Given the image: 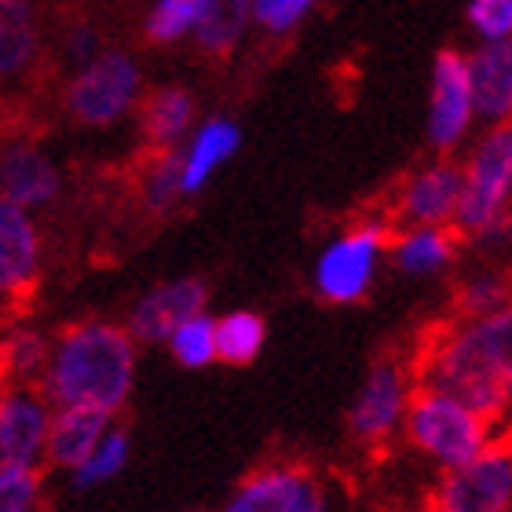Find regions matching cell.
I'll use <instances>...</instances> for the list:
<instances>
[{"label":"cell","mask_w":512,"mask_h":512,"mask_svg":"<svg viewBox=\"0 0 512 512\" xmlns=\"http://www.w3.org/2000/svg\"><path fill=\"white\" fill-rule=\"evenodd\" d=\"M180 198V150H147L139 172V205L150 216H165Z\"/></svg>","instance_id":"25"},{"label":"cell","mask_w":512,"mask_h":512,"mask_svg":"<svg viewBox=\"0 0 512 512\" xmlns=\"http://www.w3.org/2000/svg\"><path fill=\"white\" fill-rule=\"evenodd\" d=\"M512 213V121H498L480 136L461 165V198L454 231L476 238Z\"/></svg>","instance_id":"4"},{"label":"cell","mask_w":512,"mask_h":512,"mask_svg":"<svg viewBox=\"0 0 512 512\" xmlns=\"http://www.w3.org/2000/svg\"><path fill=\"white\" fill-rule=\"evenodd\" d=\"M194 121V96L180 85L154 88L139 99V132L147 150H176Z\"/></svg>","instance_id":"20"},{"label":"cell","mask_w":512,"mask_h":512,"mask_svg":"<svg viewBox=\"0 0 512 512\" xmlns=\"http://www.w3.org/2000/svg\"><path fill=\"white\" fill-rule=\"evenodd\" d=\"M421 384L458 395L487 421L512 410V300L476 319H458L436 333L417 363Z\"/></svg>","instance_id":"1"},{"label":"cell","mask_w":512,"mask_h":512,"mask_svg":"<svg viewBox=\"0 0 512 512\" xmlns=\"http://www.w3.org/2000/svg\"><path fill=\"white\" fill-rule=\"evenodd\" d=\"M472 121H476V103H472L469 59L454 48H443L432 63V99H428V143L439 154H450L465 143Z\"/></svg>","instance_id":"10"},{"label":"cell","mask_w":512,"mask_h":512,"mask_svg":"<svg viewBox=\"0 0 512 512\" xmlns=\"http://www.w3.org/2000/svg\"><path fill=\"white\" fill-rule=\"evenodd\" d=\"M238 147H242V128L227 118L205 121L198 132L191 136L187 150H180V187L183 198H194L205 183L213 180L220 165L235 158Z\"/></svg>","instance_id":"18"},{"label":"cell","mask_w":512,"mask_h":512,"mask_svg":"<svg viewBox=\"0 0 512 512\" xmlns=\"http://www.w3.org/2000/svg\"><path fill=\"white\" fill-rule=\"evenodd\" d=\"M59 169L33 143H11L0 150V194L22 209H41L59 198Z\"/></svg>","instance_id":"16"},{"label":"cell","mask_w":512,"mask_h":512,"mask_svg":"<svg viewBox=\"0 0 512 512\" xmlns=\"http://www.w3.org/2000/svg\"><path fill=\"white\" fill-rule=\"evenodd\" d=\"M41 267V238L30 209L15 205L0 194V297H8V308H19L37 286Z\"/></svg>","instance_id":"13"},{"label":"cell","mask_w":512,"mask_h":512,"mask_svg":"<svg viewBox=\"0 0 512 512\" xmlns=\"http://www.w3.org/2000/svg\"><path fill=\"white\" fill-rule=\"evenodd\" d=\"M209 4L213 0H158V8L150 11L147 19V41L176 44L180 37L194 33V26L202 22Z\"/></svg>","instance_id":"27"},{"label":"cell","mask_w":512,"mask_h":512,"mask_svg":"<svg viewBox=\"0 0 512 512\" xmlns=\"http://www.w3.org/2000/svg\"><path fill=\"white\" fill-rule=\"evenodd\" d=\"M37 505H41V469L37 465L0 472V512H33Z\"/></svg>","instance_id":"30"},{"label":"cell","mask_w":512,"mask_h":512,"mask_svg":"<svg viewBox=\"0 0 512 512\" xmlns=\"http://www.w3.org/2000/svg\"><path fill=\"white\" fill-rule=\"evenodd\" d=\"M253 4V19L271 33H289L297 26L315 0H249Z\"/></svg>","instance_id":"32"},{"label":"cell","mask_w":512,"mask_h":512,"mask_svg":"<svg viewBox=\"0 0 512 512\" xmlns=\"http://www.w3.org/2000/svg\"><path fill=\"white\" fill-rule=\"evenodd\" d=\"M267 341V322L260 311L238 308L216 319V363L249 366L260 359Z\"/></svg>","instance_id":"23"},{"label":"cell","mask_w":512,"mask_h":512,"mask_svg":"<svg viewBox=\"0 0 512 512\" xmlns=\"http://www.w3.org/2000/svg\"><path fill=\"white\" fill-rule=\"evenodd\" d=\"M414 395V370L403 359L384 355L366 370L348 410V432L363 447H381L403 428L406 403Z\"/></svg>","instance_id":"9"},{"label":"cell","mask_w":512,"mask_h":512,"mask_svg":"<svg viewBox=\"0 0 512 512\" xmlns=\"http://www.w3.org/2000/svg\"><path fill=\"white\" fill-rule=\"evenodd\" d=\"M169 352L183 370H205L216 363V319L209 311H198L191 319H183L169 333Z\"/></svg>","instance_id":"26"},{"label":"cell","mask_w":512,"mask_h":512,"mask_svg":"<svg viewBox=\"0 0 512 512\" xmlns=\"http://www.w3.org/2000/svg\"><path fill=\"white\" fill-rule=\"evenodd\" d=\"M388 238H392V224L388 220H359L337 238H330L315 256L311 267V289L319 293L326 304H355L370 293L381 267L384 253H388Z\"/></svg>","instance_id":"5"},{"label":"cell","mask_w":512,"mask_h":512,"mask_svg":"<svg viewBox=\"0 0 512 512\" xmlns=\"http://www.w3.org/2000/svg\"><path fill=\"white\" fill-rule=\"evenodd\" d=\"M461 235L454 227H403L399 235L388 238V260L395 271L410 278H428L447 271L458 260Z\"/></svg>","instance_id":"19"},{"label":"cell","mask_w":512,"mask_h":512,"mask_svg":"<svg viewBox=\"0 0 512 512\" xmlns=\"http://www.w3.org/2000/svg\"><path fill=\"white\" fill-rule=\"evenodd\" d=\"M110 417L114 414L99 410V406H59L48 421L44 461L52 469H81L110 432Z\"/></svg>","instance_id":"15"},{"label":"cell","mask_w":512,"mask_h":512,"mask_svg":"<svg viewBox=\"0 0 512 512\" xmlns=\"http://www.w3.org/2000/svg\"><path fill=\"white\" fill-rule=\"evenodd\" d=\"M0 399H4V392H0Z\"/></svg>","instance_id":"33"},{"label":"cell","mask_w":512,"mask_h":512,"mask_svg":"<svg viewBox=\"0 0 512 512\" xmlns=\"http://www.w3.org/2000/svg\"><path fill=\"white\" fill-rule=\"evenodd\" d=\"M37 19L30 0H0V77L30 70L37 59Z\"/></svg>","instance_id":"22"},{"label":"cell","mask_w":512,"mask_h":512,"mask_svg":"<svg viewBox=\"0 0 512 512\" xmlns=\"http://www.w3.org/2000/svg\"><path fill=\"white\" fill-rule=\"evenodd\" d=\"M469 26L483 41H505L512 37V0H472Z\"/></svg>","instance_id":"31"},{"label":"cell","mask_w":512,"mask_h":512,"mask_svg":"<svg viewBox=\"0 0 512 512\" xmlns=\"http://www.w3.org/2000/svg\"><path fill=\"white\" fill-rule=\"evenodd\" d=\"M220 512H333V491L311 465L267 461L227 494Z\"/></svg>","instance_id":"7"},{"label":"cell","mask_w":512,"mask_h":512,"mask_svg":"<svg viewBox=\"0 0 512 512\" xmlns=\"http://www.w3.org/2000/svg\"><path fill=\"white\" fill-rule=\"evenodd\" d=\"M136 381V341L118 322L85 319L55 333L41 395L59 406H99L118 414Z\"/></svg>","instance_id":"2"},{"label":"cell","mask_w":512,"mask_h":512,"mask_svg":"<svg viewBox=\"0 0 512 512\" xmlns=\"http://www.w3.org/2000/svg\"><path fill=\"white\" fill-rule=\"evenodd\" d=\"M139 99V66L125 52H99L66 85V114L85 128L121 121Z\"/></svg>","instance_id":"8"},{"label":"cell","mask_w":512,"mask_h":512,"mask_svg":"<svg viewBox=\"0 0 512 512\" xmlns=\"http://www.w3.org/2000/svg\"><path fill=\"white\" fill-rule=\"evenodd\" d=\"M512 300V282L502 271H480L469 282H461L458 289V319H476V315H491V311L505 308Z\"/></svg>","instance_id":"28"},{"label":"cell","mask_w":512,"mask_h":512,"mask_svg":"<svg viewBox=\"0 0 512 512\" xmlns=\"http://www.w3.org/2000/svg\"><path fill=\"white\" fill-rule=\"evenodd\" d=\"M48 403L41 392H4L0 399V472L22 469L44 454Z\"/></svg>","instance_id":"14"},{"label":"cell","mask_w":512,"mask_h":512,"mask_svg":"<svg viewBox=\"0 0 512 512\" xmlns=\"http://www.w3.org/2000/svg\"><path fill=\"white\" fill-rule=\"evenodd\" d=\"M461 198V165L439 158L410 172L395 194V224L403 227H454Z\"/></svg>","instance_id":"11"},{"label":"cell","mask_w":512,"mask_h":512,"mask_svg":"<svg viewBox=\"0 0 512 512\" xmlns=\"http://www.w3.org/2000/svg\"><path fill=\"white\" fill-rule=\"evenodd\" d=\"M428 512H436V509H428Z\"/></svg>","instance_id":"34"},{"label":"cell","mask_w":512,"mask_h":512,"mask_svg":"<svg viewBox=\"0 0 512 512\" xmlns=\"http://www.w3.org/2000/svg\"><path fill=\"white\" fill-rule=\"evenodd\" d=\"M436 512H512V428L454 469H443L436 491Z\"/></svg>","instance_id":"6"},{"label":"cell","mask_w":512,"mask_h":512,"mask_svg":"<svg viewBox=\"0 0 512 512\" xmlns=\"http://www.w3.org/2000/svg\"><path fill=\"white\" fill-rule=\"evenodd\" d=\"M253 19V4L249 0H213L205 8L202 22L194 26V41L205 55L224 59L235 52V44L246 33V22Z\"/></svg>","instance_id":"24"},{"label":"cell","mask_w":512,"mask_h":512,"mask_svg":"<svg viewBox=\"0 0 512 512\" xmlns=\"http://www.w3.org/2000/svg\"><path fill=\"white\" fill-rule=\"evenodd\" d=\"M52 363V341L37 330L0 337V392H41Z\"/></svg>","instance_id":"21"},{"label":"cell","mask_w":512,"mask_h":512,"mask_svg":"<svg viewBox=\"0 0 512 512\" xmlns=\"http://www.w3.org/2000/svg\"><path fill=\"white\" fill-rule=\"evenodd\" d=\"M469 59V81H472V103L476 118L512 121V37L505 41H483Z\"/></svg>","instance_id":"17"},{"label":"cell","mask_w":512,"mask_h":512,"mask_svg":"<svg viewBox=\"0 0 512 512\" xmlns=\"http://www.w3.org/2000/svg\"><path fill=\"white\" fill-rule=\"evenodd\" d=\"M128 450H132L128 432L125 428L110 425V432L103 436V443L92 450V458H88L81 469H74V487H96V483L114 480V476L128 465Z\"/></svg>","instance_id":"29"},{"label":"cell","mask_w":512,"mask_h":512,"mask_svg":"<svg viewBox=\"0 0 512 512\" xmlns=\"http://www.w3.org/2000/svg\"><path fill=\"white\" fill-rule=\"evenodd\" d=\"M403 436L417 454L436 461L439 469H454L461 461L476 458L491 443L494 421H487L458 395L432 388V384H417L406 403Z\"/></svg>","instance_id":"3"},{"label":"cell","mask_w":512,"mask_h":512,"mask_svg":"<svg viewBox=\"0 0 512 512\" xmlns=\"http://www.w3.org/2000/svg\"><path fill=\"white\" fill-rule=\"evenodd\" d=\"M209 304V286L205 278L187 275V278H172V282H161L150 293L132 304V315H128L125 330L132 333L136 344H165L169 333L180 326L183 319H191L198 311H205Z\"/></svg>","instance_id":"12"}]
</instances>
